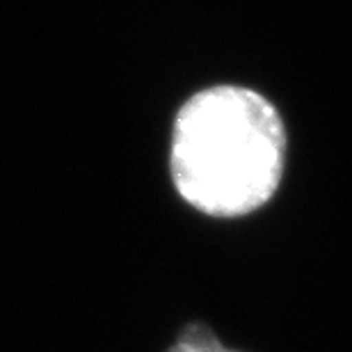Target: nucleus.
<instances>
[{"label": "nucleus", "mask_w": 352, "mask_h": 352, "mask_svg": "<svg viewBox=\"0 0 352 352\" xmlns=\"http://www.w3.org/2000/svg\"><path fill=\"white\" fill-rule=\"evenodd\" d=\"M286 129L263 94L238 85L197 91L174 119L170 170L179 195L213 217L254 213L277 192Z\"/></svg>", "instance_id": "1"}, {"label": "nucleus", "mask_w": 352, "mask_h": 352, "mask_svg": "<svg viewBox=\"0 0 352 352\" xmlns=\"http://www.w3.org/2000/svg\"><path fill=\"white\" fill-rule=\"evenodd\" d=\"M167 352H238V350L224 346L208 325L192 322V325L181 329L179 339L174 341V346Z\"/></svg>", "instance_id": "2"}]
</instances>
